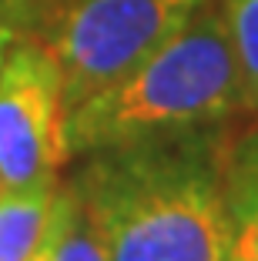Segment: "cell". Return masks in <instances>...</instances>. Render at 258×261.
<instances>
[{
  "instance_id": "cell-1",
  "label": "cell",
  "mask_w": 258,
  "mask_h": 261,
  "mask_svg": "<svg viewBox=\"0 0 258 261\" xmlns=\"http://www.w3.org/2000/svg\"><path fill=\"white\" fill-rule=\"evenodd\" d=\"M225 127L81 154L71 181L107 261H228Z\"/></svg>"
},
{
  "instance_id": "cell-2",
  "label": "cell",
  "mask_w": 258,
  "mask_h": 261,
  "mask_svg": "<svg viewBox=\"0 0 258 261\" xmlns=\"http://www.w3.org/2000/svg\"><path fill=\"white\" fill-rule=\"evenodd\" d=\"M242 114L238 70L215 0L111 87L67 111L71 158L165 134L228 127Z\"/></svg>"
},
{
  "instance_id": "cell-3",
  "label": "cell",
  "mask_w": 258,
  "mask_h": 261,
  "mask_svg": "<svg viewBox=\"0 0 258 261\" xmlns=\"http://www.w3.org/2000/svg\"><path fill=\"white\" fill-rule=\"evenodd\" d=\"M205 0H47L40 40L64 74L67 111L175 37Z\"/></svg>"
},
{
  "instance_id": "cell-4",
  "label": "cell",
  "mask_w": 258,
  "mask_h": 261,
  "mask_svg": "<svg viewBox=\"0 0 258 261\" xmlns=\"http://www.w3.org/2000/svg\"><path fill=\"white\" fill-rule=\"evenodd\" d=\"M67 161L61 64L40 34H27L0 67V188L54 191Z\"/></svg>"
},
{
  "instance_id": "cell-5",
  "label": "cell",
  "mask_w": 258,
  "mask_h": 261,
  "mask_svg": "<svg viewBox=\"0 0 258 261\" xmlns=\"http://www.w3.org/2000/svg\"><path fill=\"white\" fill-rule=\"evenodd\" d=\"M228 261H258V121L225 147Z\"/></svg>"
},
{
  "instance_id": "cell-6",
  "label": "cell",
  "mask_w": 258,
  "mask_h": 261,
  "mask_svg": "<svg viewBox=\"0 0 258 261\" xmlns=\"http://www.w3.org/2000/svg\"><path fill=\"white\" fill-rule=\"evenodd\" d=\"M40 261H107L101 228L71 177L54 191V211L40 248Z\"/></svg>"
},
{
  "instance_id": "cell-7",
  "label": "cell",
  "mask_w": 258,
  "mask_h": 261,
  "mask_svg": "<svg viewBox=\"0 0 258 261\" xmlns=\"http://www.w3.org/2000/svg\"><path fill=\"white\" fill-rule=\"evenodd\" d=\"M54 191H0V261H37L51 224Z\"/></svg>"
},
{
  "instance_id": "cell-8",
  "label": "cell",
  "mask_w": 258,
  "mask_h": 261,
  "mask_svg": "<svg viewBox=\"0 0 258 261\" xmlns=\"http://www.w3.org/2000/svg\"><path fill=\"white\" fill-rule=\"evenodd\" d=\"M238 70L242 111L258 121V0H215Z\"/></svg>"
},
{
  "instance_id": "cell-9",
  "label": "cell",
  "mask_w": 258,
  "mask_h": 261,
  "mask_svg": "<svg viewBox=\"0 0 258 261\" xmlns=\"http://www.w3.org/2000/svg\"><path fill=\"white\" fill-rule=\"evenodd\" d=\"M47 0H0V67L17 40L40 31Z\"/></svg>"
},
{
  "instance_id": "cell-10",
  "label": "cell",
  "mask_w": 258,
  "mask_h": 261,
  "mask_svg": "<svg viewBox=\"0 0 258 261\" xmlns=\"http://www.w3.org/2000/svg\"><path fill=\"white\" fill-rule=\"evenodd\" d=\"M37 261H40V254H37Z\"/></svg>"
},
{
  "instance_id": "cell-11",
  "label": "cell",
  "mask_w": 258,
  "mask_h": 261,
  "mask_svg": "<svg viewBox=\"0 0 258 261\" xmlns=\"http://www.w3.org/2000/svg\"><path fill=\"white\" fill-rule=\"evenodd\" d=\"M0 191H4V188H0Z\"/></svg>"
}]
</instances>
